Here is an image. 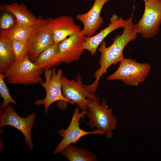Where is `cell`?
I'll list each match as a JSON object with an SVG mask.
<instances>
[{
	"label": "cell",
	"instance_id": "6da1fadb",
	"mask_svg": "<svg viewBox=\"0 0 161 161\" xmlns=\"http://www.w3.org/2000/svg\"><path fill=\"white\" fill-rule=\"evenodd\" d=\"M133 11L131 17L126 20L122 33L114 38L111 45L107 47L106 41H103L98 48V50L101 54L99 61L100 67L94 73L95 80L89 85H84L86 89L91 94H95L101 77L106 73L108 68L124 58L123 52L126 45L136 38L138 33L133 21Z\"/></svg>",
	"mask_w": 161,
	"mask_h": 161
},
{
	"label": "cell",
	"instance_id": "7a4b0ae2",
	"mask_svg": "<svg viewBox=\"0 0 161 161\" xmlns=\"http://www.w3.org/2000/svg\"><path fill=\"white\" fill-rule=\"evenodd\" d=\"M88 104L86 114L89 120L87 124L91 128L96 127L104 133L106 137L111 138L112 131L115 128L117 120L112 114V109L108 107L104 98L100 104V100L88 98Z\"/></svg>",
	"mask_w": 161,
	"mask_h": 161
},
{
	"label": "cell",
	"instance_id": "3957f363",
	"mask_svg": "<svg viewBox=\"0 0 161 161\" xmlns=\"http://www.w3.org/2000/svg\"><path fill=\"white\" fill-rule=\"evenodd\" d=\"M45 80L41 84L45 90L46 96L43 99H39L35 102L36 105H43L44 112L47 113L50 106L53 103L58 102V107L62 109L67 108L68 101L64 97L62 92V70L57 71L55 68L44 70Z\"/></svg>",
	"mask_w": 161,
	"mask_h": 161
},
{
	"label": "cell",
	"instance_id": "277c9868",
	"mask_svg": "<svg viewBox=\"0 0 161 161\" xmlns=\"http://www.w3.org/2000/svg\"><path fill=\"white\" fill-rule=\"evenodd\" d=\"M43 71L31 60L28 55L20 61H15L4 74L10 83L30 85L41 84Z\"/></svg>",
	"mask_w": 161,
	"mask_h": 161
},
{
	"label": "cell",
	"instance_id": "5b68a950",
	"mask_svg": "<svg viewBox=\"0 0 161 161\" xmlns=\"http://www.w3.org/2000/svg\"><path fill=\"white\" fill-rule=\"evenodd\" d=\"M151 67L148 63H140L131 58H124L119 62L117 69L107 79L120 80L127 85L137 86L145 81Z\"/></svg>",
	"mask_w": 161,
	"mask_h": 161
},
{
	"label": "cell",
	"instance_id": "8992f818",
	"mask_svg": "<svg viewBox=\"0 0 161 161\" xmlns=\"http://www.w3.org/2000/svg\"><path fill=\"white\" fill-rule=\"evenodd\" d=\"M145 4L143 14L135 24L138 33L144 38L153 37L158 33L161 24V0H142Z\"/></svg>",
	"mask_w": 161,
	"mask_h": 161
},
{
	"label": "cell",
	"instance_id": "52a82bcc",
	"mask_svg": "<svg viewBox=\"0 0 161 161\" xmlns=\"http://www.w3.org/2000/svg\"><path fill=\"white\" fill-rule=\"evenodd\" d=\"M80 75L78 74L75 80H70L65 76L62 78V92L64 97L72 104H76L82 110H86L88 98L100 100L95 94L89 92L82 83Z\"/></svg>",
	"mask_w": 161,
	"mask_h": 161
},
{
	"label": "cell",
	"instance_id": "ba28073f",
	"mask_svg": "<svg viewBox=\"0 0 161 161\" xmlns=\"http://www.w3.org/2000/svg\"><path fill=\"white\" fill-rule=\"evenodd\" d=\"M4 109L3 111L1 109L0 110V127L9 125L19 130L24 136L27 145L32 150L33 144L31 133L35 124V119L36 117L35 113H32L24 118L20 116L10 105Z\"/></svg>",
	"mask_w": 161,
	"mask_h": 161
},
{
	"label": "cell",
	"instance_id": "9c48e42d",
	"mask_svg": "<svg viewBox=\"0 0 161 161\" xmlns=\"http://www.w3.org/2000/svg\"><path fill=\"white\" fill-rule=\"evenodd\" d=\"M79 109L78 107L75 109L68 127L66 129H61L58 131V134L63 137V139L55 150L54 154L60 153L66 147L72 144H75L81 137L86 135L104 134L103 132L97 129L94 131H87L80 128V120L86 114L87 111L83 110L80 112Z\"/></svg>",
	"mask_w": 161,
	"mask_h": 161
},
{
	"label": "cell",
	"instance_id": "30bf717a",
	"mask_svg": "<svg viewBox=\"0 0 161 161\" xmlns=\"http://www.w3.org/2000/svg\"><path fill=\"white\" fill-rule=\"evenodd\" d=\"M47 21L34 28L27 42L29 56L32 62L54 43L52 33L47 25Z\"/></svg>",
	"mask_w": 161,
	"mask_h": 161
},
{
	"label": "cell",
	"instance_id": "8fae6325",
	"mask_svg": "<svg viewBox=\"0 0 161 161\" xmlns=\"http://www.w3.org/2000/svg\"><path fill=\"white\" fill-rule=\"evenodd\" d=\"M47 25L52 34L55 43H60L68 37L82 30L71 17L63 15L53 18H49Z\"/></svg>",
	"mask_w": 161,
	"mask_h": 161
},
{
	"label": "cell",
	"instance_id": "7c38bea8",
	"mask_svg": "<svg viewBox=\"0 0 161 161\" xmlns=\"http://www.w3.org/2000/svg\"><path fill=\"white\" fill-rule=\"evenodd\" d=\"M81 30L60 43L59 55L61 62L69 64L80 59L84 50L83 44L86 37Z\"/></svg>",
	"mask_w": 161,
	"mask_h": 161
},
{
	"label": "cell",
	"instance_id": "4fadbf2b",
	"mask_svg": "<svg viewBox=\"0 0 161 161\" xmlns=\"http://www.w3.org/2000/svg\"><path fill=\"white\" fill-rule=\"evenodd\" d=\"M110 0H95L91 9L87 13L76 16V19L83 24L81 31L87 37L92 36L102 26L104 21L101 12L104 5Z\"/></svg>",
	"mask_w": 161,
	"mask_h": 161
},
{
	"label": "cell",
	"instance_id": "5bb4252c",
	"mask_svg": "<svg viewBox=\"0 0 161 161\" xmlns=\"http://www.w3.org/2000/svg\"><path fill=\"white\" fill-rule=\"evenodd\" d=\"M109 25L97 34L90 37L86 36L83 44V49L88 51L92 55H95L99 46L110 33L121 28H123L126 20L116 14H113L110 18Z\"/></svg>",
	"mask_w": 161,
	"mask_h": 161
},
{
	"label": "cell",
	"instance_id": "9a60e30c",
	"mask_svg": "<svg viewBox=\"0 0 161 161\" xmlns=\"http://www.w3.org/2000/svg\"><path fill=\"white\" fill-rule=\"evenodd\" d=\"M4 8L15 17L16 22L26 25L35 27L47 21L36 17L23 4L14 3L6 5Z\"/></svg>",
	"mask_w": 161,
	"mask_h": 161
},
{
	"label": "cell",
	"instance_id": "2e32d148",
	"mask_svg": "<svg viewBox=\"0 0 161 161\" xmlns=\"http://www.w3.org/2000/svg\"><path fill=\"white\" fill-rule=\"evenodd\" d=\"M60 43H54L41 52L33 61L41 70L50 69L62 63L59 55Z\"/></svg>",
	"mask_w": 161,
	"mask_h": 161
},
{
	"label": "cell",
	"instance_id": "e0dca14e",
	"mask_svg": "<svg viewBox=\"0 0 161 161\" xmlns=\"http://www.w3.org/2000/svg\"><path fill=\"white\" fill-rule=\"evenodd\" d=\"M15 61L11 40L3 36L0 38V73L4 74Z\"/></svg>",
	"mask_w": 161,
	"mask_h": 161
},
{
	"label": "cell",
	"instance_id": "ac0fdd59",
	"mask_svg": "<svg viewBox=\"0 0 161 161\" xmlns=\"http://www.w3.org/2000/svg\"><path fill=\"white\" fill-rule=\"evenodd\" d=\"M36 27L28 26L16 22L10 29L1 30L0 36L7 37L11 40L27 42L34 29Z\"/></svg>",
	"mask_w": 161,
	"mask_h": 161
},
{
	"label": "cell",
	"instance_id": "d6986e66",
	"mask_svg": "<svg viewBox=\"0 0 161 161\" xmlns=\"http://www.w3.org/2000/svg\"><path fill=\"white\" fill-rule=\"evenodd\" d=\"M70 161H96L95 156L89 151L80 149L71 144L66 147L60 152Z\"/></svg>",
	"mask_w": 161,
	"mask_h": 161
},
{
	"label": "cell",
	"instance_id": "ffe728a7",
	"mask_svg": "<svg viewBox=\"0 0 161 161\" xmlns=\"http://www.w3.org/2000/svg\"><path fill=\"white\" fill-rule=\"evenodd\" d=\"M5 78L4 74L0 73V94L3 99V103L0 106L1 109H4L10 105V103L16 104V102L11 96L9 90L4 81Z\"/></svg>",
	"mask_w": 161,
	"mask_h": 161
},
{
	"label": "cell",
	"instance_id": "44dd1931",
	"mask_svg": "<svg viewBox=\"0 0 161 161\" xmlns=\"http://www.w3.org/2000/svg\"><path fill=\"white\" fill-rule=\"evenodd\" d=\"M11 41L15 54V61H20L29 55L27 42Z\"/></svg>",
	"mask_w": 161,
	"mask_h": 161
},
{
	"label": "cell",
	"instance_id": "7402d4cb",
	"mask_svg": "<svg viewBox=\"0 0 161 161\" xmlns=\"http://www.w3.org/2000/svg\"><path fill=\"white\" fill-rule=\"evenodd\" d=\"M13 17L8 13H4L0 18V26L1 30H6L12 27L15 24Z\"/></svg>",
	"mask_w": 161,
	"mask_h": 161
}]
</instances>
